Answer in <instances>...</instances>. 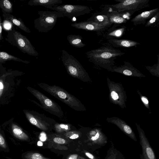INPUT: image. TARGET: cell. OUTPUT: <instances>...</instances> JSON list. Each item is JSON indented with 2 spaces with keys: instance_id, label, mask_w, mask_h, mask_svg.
Masks as SVG:
<instances>
[{
  "instance_id": "obj_1",
  "label": "cell",
  "mask_w": 159,
  "mask_h": 159,
  "mask_svg": "<svg viewBox=\"0 0 159 159\" xmlns=\"http://www.w3.org/2000/svg\"><path fill=\"white\" fill-rule=\"evenodd\" d=\"M125 54L120 50L108 46L101 47L86 53L90 61L110 71L115 66V60L117 57Z\"/></svg>"
},
{
  "instance_id": "obj_2",
  "label": "cell",
  "mask_w": 159,
  "mask_h": 159,
  "mask_svg": "<svg viewBox=\"0 0 159 159\" xmlns=\"http://www.w3.org/2000/svg\"><path fill=\"white\" fill-rule=\"evenodd\" d=\"M38 85L52 96L77 111H83L86 110L84 105L76 97L60 87L53 85L40 83Z\"/></svg>"
},
{
  "instance_id": "obj_3",
  "label": "cell",
  "mask_w": 159,
  "mask_h": 159,
  "mask_svg": "<svg viewBox=\"0 0 159 159\" xmlns=\"http://www.w3.org/2000/svg\"><path fill=\"white\" fill-rule=\"evenodd\" d=\"M61 60L68 73L84 82L90 81L88 73L78 60L65 50H61Z\"/></svg>"
},
{
  "instance_id": "obj_4",
  "label": "cell",
  "mask_w": 159,
  "mask_h": 159,
  "mask_svg": "<svg viewBox=\"0 0 159 159\" xmlns=\"http://www.w3.org/2000/svg\"><path fill=\"white\" fill-rule=\"evenodd\" d=\"M39 16L34 20L35 28L39 32L47 33L52 30L56 25L57 19L64 16L61 13L54 11H39Z\"/></svg>"
},
{
  "instance_id": "obj_5",
  "label": "cell",
  "mask_w": 159,
  "mask_h": 159,
  "mask_svg": "<svg viewBox=\"0 0 159 159\" xmlns=\"http://www.w3.org/2000/svg\"><path fill=\"white\" fill-rule=\"evenodd\" d=\"M117 4L108 5L110 9L117 12L132 15L135 11L148 7L149 0H116Z\"/></svg>"
},
{
  "instance_id": "obj_6",
  "label": "cell",
  "mask_w": 159,
  "mask_h": 159,
  "mask_svg": "<svg viewBox=\"0 0 159 159\" xmlns=\"http://www.w3.org/2000/svg\"><path fill=\"white\" fill-rule=\"evenodd\" d=\"M107 80L109 90L110 101L122 108H126L125 102L127 101V96L122 85L111 80L108 77H107Z\"/></svg>"
},
{
  "instance_id": "obj_7",
  "label": "cell",
  "mask_w": 159,
  "mask_h": 159,
  "mask_svg": "<svg viewBox=\"0 0 159 159\" xmlns=\"http://www.w3.org/2000/svg\"><path fill=\"white\" fill-rule=\"evenodd\" d=\"M28 89L39 101L41 104L40 107L44 110L60 118L63 116L61 107L55 101L37 89L30 87Z\"/></svg>"
},
{
  "instance_id": "obj_8",
  "label": "cell",
  "mask_w": 159,
  "mask_h": 159,
  "mask_svg": "<svg viewBox=\"0 0 159 159\" xmlns=\"http://www.w3.org/2000/svg\"><path fill=\"white\" fill-rule=\"evenodd\" d=\"M51 10L62 13L64 16H66L70 19L74 17L90 13L91 10L88 6L82 5L64 4L55 5Z\"/></svg>"
},
{
  "instance_id": "obj_9",
  "label": "cell",
  "mask_w": 159,
  "mask_h": 159,
  "mask_svg": "<svg viewBox=\"0 0 159 159\" xmlns=\"http://www.w3.org/2000/svg\"><path fill=\"white\" fill-rule=\"evenodd\" d=\"M11 32L12 33L13 37V44L16 46L24 53L35 57L39 55V53L35 50L34 47L26 37L15 30H12Z\"/></svg>"
},
{
  "instance_id": "obj_10",
  "label": "cell",
  "mask_w": 159,
  "mask_h": 159,
  "mask_svg": "<svg viewBox=\"0 0 159 159\" xmlns=\"http://www.w3.org/2000/svg\"><path fill=\"white\" fill-rule=\"evenodd\" d=\"M25 113L31 124L44 130H48L52 124L56 123V121L53 119L47 116L44 114L33 111H25Z\"/></svg>"
},
{
  "instance_id": "obj_11",
  "label": "cell",
  "mask_w": 159,
  "mask_h": 159,
  "mask_svg": "<svg viewBox=\"0 0 159 159\" xmlns=\"http://www.w3.org/2000/svg\"><path fill=\"white\" fill-rule=\"evenodd\" d=\"M135 125L139 133L142 153L141 159H157L154 150L150 145L143 130L136 123Z\"/></svg>"
},
{
  "instance_id": "obj_12",
  "label": "cell",
  "mask_w": 159,
  "mask_h": 159,
  "mask_svg": "<svg viewBox=\"0 0 159 159\" xmlns=\"http://www.w3.org/2000/svg\"><path fill=\"white\" fill-rule=\"evenodd\" d=\"M120 73L124 75L138 77H144L146 76L128 61H124V64L120 66H113L110 71Z\"/></svg>"
},
{
  "instance_id": "obj_13",
  "label": "cell",
  "mask_w": 159,
  "mask_h": 159,
  "mask_svg": "<svg viewBox=\"0 0 159 159\" xmlns=\"http://www.w3.org/2000/svg\"><path fill=\"white\" fill-rule=\"evenodd\" d=\"M107 121L116 125L125 134L135 141L137 140L134 131L125 121L116 117H107Z\"/></svg>"
},
{
  "instance_id": "obj_14",
  "label": "cell",
  "mask_w": 159,
  "mask_h": 159,
  "mask_svg": "<svg viewBox=\"0 0 159 159\" xmlns=\"http://www.w3.org/2000/svg\"><path fill=\"white\" fill-rule=\"evenodd\" d=\"M76 29L86 31H95L98 34L104 31L107 29L92 21H84L73 23L71 25Z\"/></svg>"
},
{
  "instance_id": "obj_15",
  "label": "cell",
  "mask_w": 159,
  "mask_h": 159,
  "mask_svg": "<svg viewBox=\"0 0 159 159\" xmlns=\"http://www.w3.org/2000/svg\"><path fill=\"white\" fill-rule=\"evenodd\" d=\"M158 11H159V8H158L142 12L132 19L131 21L135 25L141 24L144 25L147 20L150 19Z\"/></svg>"
},
{
  "instance_id": "obj_16",
  "label": "cell",
  "mask_w": 159,
  "mask_h": 159,
  "mask_svg": "<svg viewBox=\"0 0 159 159\" xmlns=\"http://www.w3.org/2000/svg\"><path fill=\"white\" fill-rule=\"evenodd\" d=\"M114 24L113 26L104 34L103 36L107 39L120 38L124 34L126 30V27L125 26H120L118 27L119 24Z\"/></svg>"
},
{
  "instance_id": "obj_17",
  "label": "cell",
  "mask_w": 159,
  "mask_h": 159,
  "mask_svg": "<svg viewBox=\"0 0 159 159\" xmlns=\"http://www.w3.org/2000/svg\"><path fill=\"white\" fill-rule=\"evenodd\" d=\"M107 41L113 47L116 48H129L136 46L140 44L138 42L126 39H107Z\"/></svg>"
},
{
  "instance_id": "obj_18",
  "label": "cell",
  "mask_w": 159,
  "mask_h": 159,
  "mask_svg": "<svg viewBox=\"0 0 159 159\" xmlns=\"http://www.w3.org/2000/svg\"><path fill=\"white\" fill-rule=\"evenodd\" d=\"M125 15L129 16L128 14L119 12L110 9L106 15L111 23L120 24L125 23L127 22V19L124 16Z\"/></svg>"
},
{
  "instance_id": "obj_19",
  "label": "cell",
  "mask_w": 159,
  "mask_h": 159,
  "mask_svg": "<svg viewBox=\"0 0 159 159\" xmlns=\"http://www.w3.org/2000/svg\"><path fill=\"white\" fill-rule=\"evenodd\" d=\"M87 21H92L95 22L101 26L107 29L112 25L106 15L101 14L98 13H94Z\"/></svg>"
},
{
  "instance_id": "obj_20",
  "label": "cell",
  "mask_w": 159,
  "mask_h": 159,
  "mask_svg": "<svg viewBox=\"0 0 159 159\" xmlns=\"http://www.w3.org/2000/svg\"><path fill=\"white\" fill-rule=\"evenodd\" d=\"M61 0H31L29 1L28 4L30 6H40L48 9H51L54 6L61 4Z\"/></svg>"
},
{
  "instance_id": "obj_21",
  "label": "cell",
  "mask_w": 159,
  "mask_h": 159,
  "mask_svg": "<svg viewBox=\"0 0 159 159\" xmlns=\"http://www.w3.org/2000/svg\"><path fill=\"white\" fill-rule=\"evenodd\" d=\"M2 16L5 20H8L13 23L22 30L27 33H31L29 29L26 26L20 19H17L12 15L7 13H4Z\"/></svg>"
},
{
  "instance_id": "obj_22",
  "label": "cell",
  "mask_w": 159,
  "mask_h": 159,
  "mask_svg": "<svg viewBox=\"0 0 159 159\" xmlns=\"http://www.w3.org/2000/svg\"><path fill=\"white\" fill-rule=\"evenodd\" d=\"M67 38L69 43L74 47L80 48L86 45L82 41V37L79 34L69 35L67 36Z\"/></svg>"
},
{
  "instance_id": "obj_23",
  "label": "cell",
  "mask_w": 159,
  "mask_h": 159,
  "mask_svg": "<svg viewBox=\"0 0 159 159\" xmlns=\"http://www.w3.org/2000/svg\"><path fill=\"white\" fill-rule=\"evenodd\" d=\"M11 128L13 134L16 138L22 140H26L28 139L27 135L16 125L12 124Z\"/></svg>"
},
{
  "instance_id": "obj_24",
  "label": "cell",
  "mask_w": 159,
  "mask_h": 159,
  "mask_svg": "<svg viewBox=\"0 0 159 159\" xmlns=\"http://www.w3.org/2000/svg\"><path fill=\"white\" fill-rule=\"evenodd\" d=\"M8 60H13L21 61L26 63H28L30 62L27 61L23 60L18 58L9 54L7 52H0V62H3Z\"/></svg>"
},
{
  "instance_id": "obj_25",
  "label": "cell",
  "mask_w": 159,
  "mask_h": 159,
  "mask_svg": "<svg viewBox=\"0 0 159 159\" xmlns=\"http://www.w3.org/2000/svg\"><path fill=\"white\" fill-rule=\"evenodd\" d=\"M0 8L4 13L10 14L12 11V4L8 0H0Z\"/></svg>"
},
{
  "instance_id": "obj_26",
  "label": "cell",
  "mask_w": 159,
  "mask_h": 159,
  "mask_svg": "<svg viewBox=\"0 0 159 159\" xmlns=\"http://www.w3.org/2000/svg\"><path fill=\"white\" fill-rule=\"evenodd\" d=\"M159 57L157 55V63L154 65L152 66H145V67L150 73L153 75L159 77Z\"/></svg>"
},
{
  "instance_id": "obj_27",
  "label": "cell",
  "mask_w": 159,
  "mask_h": 159,
  "mask_svg": "<svg viewBox=\"0 0 159 159\" xmlns=\"http://www.w3.org/2000/svg\"><path fill=\"white\" fill-rule=\"evenodd\" d=\"M159 21V11L149 19L145 25V27L154 26Z\"/></svg>"
},
{
  "instance_id": "obj_28",
  "label": "cell",
  "mask_w": 159,
  "mask_h": 159,
  "mask_svg": "<svg viewBox=\"0 0 159 159\" xmlns=\"http://www.w3.org/2000/svg\"><path fill=\"white\" fill-rule=\"evenodd\" d=\"M54 126L56 129L59 131L67 130L70 129V126L68 124L55 123Z\"/></svg>"
},
{
  "instance_id": "obj_29",
  "label": "cell",
  "mask_w": 159,
  "mask_h": 159,
  "mask_svg": "<svg viewBox=\"0 0 159 159\" xmlns=\"http://www.w3.org/2000/svg\"><path fill=\"white\" fill-rule=\"evenodd\" d=\"M137 92L139 95L141 101L145 106L148 109H150L149 102L148 98L146 96L143 95L138 90Z\"/></svg>"
},
{
  "instance_id": "obj_30",
  "label": "cell",
  "mask_w": 159,
  "mask_h": 159,
  "mask_svg": "<svg viewBox=\"0 0 159 159\" xmlns=\"http://www.w3.org/2000/svg\"><path fill=\"white\" fill-rule=\"evenodd\" d=\"M27 159H47L43 157L41 155L37 153H35L25 157Z\"/></svg>"
},
{
  "instance_id": "obj_31",
  "label": "cell",
  "mask_w": 159,
  "mask_h": 159,
  "mask_svg": "<svg viewBox=\"0 0 159 159\" xmlns=\"http://www.w3.org/2000/svg\"><path fill=\"white\" fill-rule=\"evenodd\" d=\"M3 26L5 29L9 30L11 28L12 25L11 22L8 20H5L3 23Z\"/></svg>"
},
{
  "instance_id": "obj_32",
  "label": "cell",
  "mask_w": 159,
  "mask_h": 159,
  "mask_svg": "<svg viewBox=\"0 0 159 159\" xmlns=\"http://www.w3.org/2000/svg\"><path fill=\"white\" fill-rule=\"evenodd\" d=\"M0 146L3 148H6L7 145L5 139L0 134Z\"/></svg>"
},
{
  "instance_id": "obj_33",
  "label": "cell",
  "mask_w": 159,
  "mask_h": 159,
  "mask_svg": "<svg viewBox=\"0 0 159 159\" xmlns=\"http://www.w3.org/2000/svg\"><path fill=\"white\" fill-rule=\"evenodd\" d=\"M53 141L55 143L60 144H63L66 143L65 140L60 138H55L53 139Z\"/></svg>"
},
{
  "instance_id": "obj_34",
  "label": "cell",
  "mask_w": 159,
  "mask_h": 159,
  "mask_svg": "<svg viewBox=\"0 0 159 159\" xmlns=\"http://www.w3.org/2000/svg\"><path fill=\"white\" fill-rule=\"evenodd\" d=\"M46 134L44 133H42L41 134V136L40 137V140L42 141H44L46 139Z\"/></svg>"
},
{
  "instance_id": "obj_35",
  "label": "cell",
  "mask_w": 159,
  "mask_h": 159,
  "mask_svg": "<svg viewBox=\"0 0 159 159\" xmlns=\"http://www.w3.org/2000/svg\"><path fill=\"white\" fill-rule=\"evenodd\" d=\"M86 155L90 159H95V157L91 153L89 152H86Z\"/></svg>"
},
{
  "instance_id": "obj_36",
  "label": "cell",
  "mask_w": 159,
  "mask_h": 159,
  "mask_svg": "<svg viewBox=\"0 0 159 159\" xmlns=\"http://www.w3.org/2000/svg\"><path fill=\"white\" fill-rule=\"evenodd\" d=\"M79 137V134H74L70 137V138L71 139H75Z\"/></svg>"
},
{
  "instance_id": "obj_37",
  "label": "cell",
  "mask_w": 159,
  "mask_h": 159,
  "mask_svg": "<svg viewBox=\"0 0 159 159\" xmlns=\"http://www.w3.org/2000/svg\"><path fill=\"white\" fill-rule=\"evenodd\" d=\"M2 23L1 22V18L0 16V40L2 39Z\"/></svg>"
},
{
  "instance_id": "obj_38",
  "label": "cell",
  "mask_w": 159,
  "mask_h": 159,
  "mask_svg": "<svg viewBox=\"0 0 159 159\" xmlns=\"http://www.w3.org/2000/svg\"><path fill=\"white\" fill-rule=\"evenodd\" d=\"M78 155L77 154H72L71 155L68 159H77Z\"/></svg>"
},
{
  "instance_id": "obj_39",
  "label": "cell",
  "mask_w": 159,
  "mask_h": 159,
  "mask_svg": "<svg viewBox=\"0 0 159 159\" xmlns=\"http://www.w3.org/2000/svg\"><path fill=\"white\" fill-rule=\"evenodd\" d=\"M3 89V85L2 82L0 81V96H1L2 94V91Z\"/></svg>"
},
{
  "instance_id": "obj_40",
  "label": "cell",
  "mask_w": 159,
  "mask_h": 159,
  "mask_svg": "<svg viewBox=\"0 0 159 159\" xmlns=\"http://www.w3.org/2000/svg\"><path fill=\"white\" fill-rule=\"evenodd\" d=\"M37 145L39 146H42L43 145V143L41 141H39L37 142Z\"/></svg>"
}]
</instances>
